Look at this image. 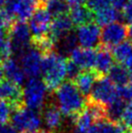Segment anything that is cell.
<instances>
[{"label":"cell","instance_id":"1","mask_svg":"<svg viewBox=\"0 0 132 133\" xmlns=\"http://www.w3.org/2000/svg\"><path fill=\"white\" fill-rule=\"evenodd\" d=\"M56 106L62 115L74 118L85 108V100L73 81L64 82L55 90Z\"/></svg>","mask_w":132,"mask_h":133},{"label":"cell","instance_id":"2","mask_svg":"<svg viewBox=\"0 0 132 133\" xmlns=\"http://www.w3.org/2000/svg\"><path fill=\"white\" fill-rule=\"evenodd\" d=\"M43 81L50 90H55L62 85L67 77V61L56 52L44 54L42 61Z\"/></svg>","mask_w":132,"mask_h":133},{"label":"cell","instance_id":"3","mask_svg":"<svg viewBox=\"0 0 132 133\" xmlns=\"http://www.w3.org/2000/svg\"><path fill=\"white\" fill-rule=\"evenodd\" d=\"M11 121L12 125L18 133H38L42 123V118L38 112L24 106L14 109Z\"/></svg>","mask_w":132,"mask_h":133},{"label":"cell","instance_id":"4","mask_svg":"<svg viewBox=\"0 0 132 133\" xmlns=\"http://www.w3.org/2000/svg\"><path fill=\"white\" fill-rule=\"evenodd\" d=\"M48 88L43 80L32 78L24 84L22 89V100L27 108L38 111L44 107Z\"/></svg>","mask_w":132,"mask_h":133},{"label":"cell","instance_id":"5","mask_svg":"<svg viewBox=\"0 0 132 133\" xmlns=\"http://www.w3.org/2000/svg\"><path fill=\"white\" fill-rule=\"evenodd\" d=\"M120 98L117 87L108 77L100 76L89 94L88 101L100 104L107 108Z\"/></svg>","mask_w":132,"mask_h":133},{"label":"cell","instance_id":"6","mask_svg":"<svg viewBox=\"0 0 132 133\" xmlns=\"http://www.w3.org/2000/svg\"><path fill=\"white\" fill-rule=\"evenodd\" d=\"M9 38L11 42V47L13 52L21 55L23 51L29 48L33 42V37L29 26L24 22H19L13 23L10 28Z\"/></svg>","mask_w":132,"mask_h":133},{"label":"cell","instance_id":"7","mask_svg":"<svg viewBox=\"0 0 132 133\" xmlns=\"http://www.w3.org/2000/svg\"><path fill=\"white\" fill-rule=\"evenodd\" d=\"M44 54L41 52L34 45H31L29 48L18 55L19 64L22 66L26 77L38 78L42 72V61Z\"/></svg>","mask_w":132,"mask_h":133},{"label":"cell","instance_id":"8","mask_svg":"<svg viewBox=\"0 0 132 133\" xmlns=\"http://www.w3.org/2000/svg\"><path fill=\"white\" fill-rule=\"evenodd\" d=\"M43 5L41 0H9L6 11L12 18L19 22L29 19L35 12Z\"/></svg>","mask_w":132,"mask_h":133},{"label":"cell","instance_id":"9","mask_svg":"<svg viewBox=\"0 0 132 133\" xmlns=\"http://www.w3.org/2000/svg\"><path fill=\"white\" fill-rule=\"evenodd\" d=\"M127 37V26L120 22L105 25L101 31V44L104 48H113L124 42Z\"/></svg>","mask_w":132,"mask_h":133},{"label":"cell","instance_id":"10","mask_svg":"<svg viewBox=\"0 0 132 133\" xmlns=\"http://www.w3.org/2000/svg\"><path fill=\"white\" fill-rule=\"evenodd\" d=\"M51 24V16L46 8L40 7L29 19V29L33 40H39L49 34Z\"/></svg>","mask_w":132,"mask_h":133},{"label":"cell","instance_id":"11","mask_svg":"<svg viewBox=\"0 0 132 133\" xmlns=\"http://www.w3.org/2000/svg\"><path fill=\"white\" fill-rule=\"evenodd\" d=\"M101 31L100 26L92 22L79 26L76 31L78 44L81 48L93 50L101 43Z\"/></svg>","mask_w":132,"mask_h":133},{"label":"cell","instance_id":"12","mask_svg":"<svg viewBox=\"0 0 132 133\" xmlns=\"http://www.w3.org/2000/svg\"><path fill=\"white\" fill-rule=\"evenodd\" d=\"M0 100L12 104L14 109L22 106V89L18 85L9 80L2 81L0 83Z\"/></svg>","mask_w":132,"mask_h":133},{"label":"cell","instance_id":"13","mask_svg":"<svg viewBox=\"0 0 132 133\" xmlns=\"http://www.w3.org/2000/svg\"><path fill=\"white\" fill-rule=\"evenodd\" d=\"M70 60L81 70H92L95 66L96 51L92 49L77 48L71 52Z\"/></svg>","mask_w":132,"mask_h":133},{"label":"cell","instance_id":"14","mask_svg":"<svg viewBox=\"0 0 132 133\" xmlns=\"http://www.w3.org/2000/svg\"><path fill=\"white\" fill-rule=\"evenodd\" d=\"M73 26L74 24L69 16L64 15L61 16V17L55 18V19L51 22L48 36L54 41V43L55 44L59 39H61L65 35L72 32Z\"/></svg>","mask_w":132,"mask_h":133},{"label":"cell","instance_id":"15","mask_svg":"<svg viewBox=\"0 0 132 133\" xmlns=\"http://www.w3.org/2000/svg\"><path fill=\"white\" fill-rule=\"evenodd\" d=\"M99 77L94 70H82L73 82L83 95H89Z\"/></svg>","mask_w":132,"mask_h":133},{"label":"cell","instance_id":"16","mask_svg":"<svg viewBox=\"0 0 132 133\" xmlns=\"http://www.w3.org/2000/svg\"><path fill=\"white\" fill-rule=\"evenodd\" d=\"M3 70L4 75L7 77L9 81L13 82L18 85H22L25 82V73L22 70L19 62L16 59L10 57L5 62H3Z\"/></svg>","mask_w":132,"mask_h":133},{"label":"cell","instance_id":"17","mask_svg":"<svg viewBox=\"0 0 132 133\" xmlns=\"http://www.w3.org/2000/svg\"><path fill=\"white\" fill-rule=\"evenodd\" d=\"M114 56L113 54L107 48H100L96 52V60L95 66L93 70L99 76H104L105 74H108L110 69L114 65Z\"/></svg>","mask_w":132,"mask_h":133},{"label":"cell","instance_id":"18","mask_svg":"<svg viewBox=\"0 0 132 133\" xmlns=\"http://www.w3.org/2000/svg\"><path fill=\"white\" fill-rule=\"evenodd\" d=\"M43 121L49 129H58L59 127L62 125V113L60 112L56 105L50 104L45 108L44 113H43Z\"/></svg>","mask_w":132,"mask_h":133},{"label":"cell","instance_id":"19","mask_svg":"<svg viewBox=\"0 0 132 133\" xmlns=\"http://www.w3.org/2000/svg\"><path fill=\"white\" fill-rule=\"evenodd\" d=\"M69 17L74 25H77L78 27L84 24H87L88 22H91L93 14L88 7H84V5L80 6H74L70 10Z\"/></svg>","mask_w":132,"mask_h":133},{"label":"cell","instance_id":"20","mask_svg":"<svg viewBox=\"0 0 132 133\" xmlns=\"http://www.w3.org/2000/svg\"><path fill=\"white\" fill-rule=\"evenodd\" d=\"M121 15L120 10L114 6L107 7L103 10H100V11L94 13V19H95L96 23L99 26H105L112 23V22H117L121 19Z\"/></svg>","mask_w":132,"mask_h":133},{"label":"cell","instance_id":"21","mask_svg":"<svg viewBox=\"0 0 132 133\" xmlns=\"http://www.w3.org/2000/svg\"><path fill=\"white\" fill-rule=\"evenodd\" d=\"M108 78L117 87L127 85L130 79L129 71L121 64H114L108 73Z\"/></svg>","mask_w":132,"mask_h":133},{"label":"cell","instance_id":"22","mask_svg":"<svg viewBox=\"0 0 132 133\" xmlns=\"http://www.w3.org/2000/svg\"><path fill=\"white\" fill-rule=\"evenodd\" d=\"M113 56L118 64L125 66L132 59V44L129 41H124L113 49Z\"/></svg>","mask_w":132,"mask_h":133},{"label":"cell","instance_id":"23","mask_svg":"<svg viewBox=\"0 0 132 133\" xmlns=\"http://www.w3.org/2000/svg\"><path fill=\"white\" fill-rule=\"evenodd\" d=\"M78 45L79 44L76 37V33L70 32L69 34L65 35L55 43V48H56L58 51L56 52H58L59 55L63 56V55H71V52L78 48Z\"/></svg>","mask_w":132,"mask_h":133},{"label":"cell","instance_id":"24","mask_svg":"<svg viewBox=\"0 0 132 133\" xmlns=\"http://www.w3.org/2000/svg\"><path fill=\"white\" fill-rule=\"evenodd\" d=\"M47 11L54 18L66 15L69 11V4L66 0H51L45 4Z\"/></svg>","mask_w":132,"mask_h":133},{"label":"cell","instance_id":"25","mask_svg":"<svg viewBox=\"0 0 132 133\" xmlns=\"http://www.w3.org/2000/svg\"><path fill=\"white\" fill-rule=\"evenodd\" d=\"M125 102L124 100H122L121 98L117 99V101H115L114 103H112L109 105L107 109V119H109L111 122H117L118 121H121L123 110L125 107Z\"/></svg>","mask_w":132,"mask_h":133},{"label":"cell","instance_id":"26","mask_svg":"<svg viewBox=\"0 0 132 133\" xmlns=\"http://www.w3.org/2000/svg\"><path fill=\"white\" fill-rule=\"evenodd\" d=\"M95 127L98 133H124V126L109 119H104L98 122L95 124Z\"/></svg>","mask_w":132,"mask_h":133},{"label":"cell","instance_id":"27","mask_svg":"<svg viewBox=\"0 0 132 133\" xmlns=\"http://www.w3.org/2000/svg\"><path fill=\"white\" fill-rule=\"evenodd\" d=\"M13 112H14V107L12 104L7 101L0 100V124L8 123V122L12 118Z\"/></svg>","mask_w":132,"mask_h":133},{"label":"cell","instance_id":"28","mask_svg":"<svg viewBox=\"0 0 132 133\" xmlns=\"http://www.w3.org/2000/svg\"><path fill=\"white\" fill-rule=\"evenodd\" d=\"M121 122L124 127L129 130H132V100L127 101V103L125 104Z\"/></svg>","mask_w":132,"mask_h":133},{"label":"cell","instance_id":"29","mask_svg":"<svg viewBox=\"0 0 132 133\" xmlns=\"http://www.w3.org/2000/svg\"><path fill=\"white\" fill-rule=\"evenodd\" d=\"M87 3L88 9L96 13L107 7L113 6V0H88Z\"/></svg>","mask_w":132,"mask_h":133},{"label":"cell","instance_id":"30","mask_svg":"<svg viewBox=\"0 0 132 133\" xmlns=\"http://www.w3.org/2000/svg\"><path fill=\"white\" fill-rule=\"evenodd\" d=\"M13 18L6 10L0 9V30L7 31L13 25Z\"/></svg>","mask_w":132,"mask_h":133},{"label":"cell","instance_id":"31","mask_svg":"<svg viewBox=\"0 0 132 133\" xmlns=\"http://www.w3.org/2000/svg\"><path fill=\"white\" fill-rule=\"evenodd\" d=\"M81 71V69L71 60L67 61V77L69 78L71 81H74L78 75L80 74Z\"/></svg>","mask_w":132,"mask_h":133},{"label":"cell","instance_id":"32","mask_svg":"<svg viewBox=\"0 0 132 133\" xmlns=\"http://www.w3.org/2000/svg\"><path fill=\"white\" fill-rule=\"evenodd\" d=\"M122 18L130 24L132 23V0L129 1L122 9Z\"/></svg>","mask_w":132,"mask_h":133},{"label":"cell","instance_id":"33","mask_svg":"<svg viewBox=\"0 0 132 133\" xmlns=\"http://www.w3.org/2000/svg\"><path fill=\"white\" fill-rule=\"evenodd\" d=\"M0 133H18L14 126L9 123L0 124Z\"/></svg>","mask_w":132,"mask_h":133},{"label":"cell","instance_id":"34","mask_svg":"<svg viewBox=\"0 0 132 133\" xmlns=\"http://www.w3.org/2000/svg\"><path fill=\"white\" fill-rule=\"evenodd\" d=\"M129 1H131V0H113V6L118 10H121V9H123V7Z\"/></svg>","mask_w":132,"mask_h":133},{"label":"cell","instance_id":"35","mask_svg":"<svg viewBox=\"0 0 132 133\" xmlns=\"http://www.w3.org/2000/svg\"><path fill=\"white\" fill-rule=\"evenodd\" d=\"M73 133H98L97 132V129H96L95 125L92 126L91 128L89 129H79V128H76L74 130Z\"/></svg>","mask_w":132,"mask_h":133},{"label":"cell","instance_id":"36","mask_svg":"<svg viewBox=\"0 0 132 133\" xmlns=\"http://www.w3.org/2000/svg\"><path fill=\"white\" fill-rule=\"evenodd\" d=\"M67 3L69 4L70 6H80V5H84L88 0H66Z\"/></svg>","mask_w":132,"mask_h":133},{"label":"cell","instance_id":"37","mask_svg":"<svg viewBox=\"0 0 132 133\" xmlns=\"http://www.w3.org/2000/svg\"><path fill=\"white\" fill-rule=\"evenodd\" d=\"M127 36H128L129 39L132 41V23L127 27Z\"/></svg>","mask_w":132,"mask_h":133},{"label":"cell","instance_id":"38","mask_svg":"<svg viewBox=\"0 0 132 133\" xmlns=\"http://www.w3.org/2000/svg\"><path fill=\"white\" fill-rule=\"evenodd\" d=\"M4 70H3V66L0 65V83L3 81V78H4Z\"/></svg>","mask_w":132,"mask_h":133},{"label":"cell","instance_id":"39","mask_svg":"<svg viewBox=\"0 0 132 133\" xmlns=\"http://www.w3.org/2000/svg\"><path fill=\"white\" fill-rule=\"evenodd\" d=\"M127 85H128V88L130 89V90H131V92H132V75L130 76V79H129V82H128V84H127Z\"/></svg>","mask_w":132,"mask_h":133},{"label":"cell","instance_id":"40","mask_svg":"<svg viewBox=\"0 0 132 133\" xmlns=\"http://www.w3.org/2000/svg\"><path fill=\"white\" fill-rule=\"evenodd\" d=\"M4 3H5V0H0V9L2 8V6L4 5Z\"/></svg>","mask_w":132,"mask_h":133},{"label":"cell","instance_id":"41","mask_svg":"<svg viewBox=\"0 0 132 133\" xmlns=\"http://www.w3.org/2000/svg\"><path fill=\"white\" fill-rule=\"evenodd\" d=\"M38 133H52V132H51V131H43V130H41V131H39Z\"/></svg>","mask_w":132,"mask_h":133},{"label":"cell","instance_id":"42","mask_svg":"<svg viewBox=\"0 0 132 133\" xmlns=\"http://www.w3.org/2000/svg\"><path fill=\"white\" fill-rule=\"evenodd\" d=\"M42 1V3L43 4H46L47 2H49V1H51V0H41Z\"/></svg>","mask_w":132,"mask_h":133},{"label":"cell","instance_id":"43","mask_svg":"<svg viewBox=\"0 0 132 133\" xmlns=\"http://www.w3.org/2000/svg\"><path fill=\"white\" fill-rule=\"evenodd\" d=\"M127 133H132V130H129V132H127Z\"/></svg>","mask_w":132,"mask_h":133}]
</instances>
